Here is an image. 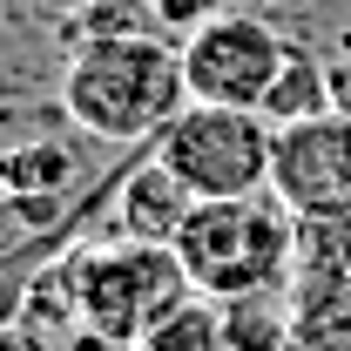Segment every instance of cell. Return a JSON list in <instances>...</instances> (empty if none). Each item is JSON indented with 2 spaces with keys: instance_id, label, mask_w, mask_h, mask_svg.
Segmentation results:
<instances>
[{
  "instance_id": "1",
  "label": "cell",
  "mask_w": 351,
  "mask_h": 351,
  "mask_svg": "<svg viewBox=\"0 0 351 351\" xmlns=\"http://www.w3.org/2000/svg\"><path fill=\"white\" fill-rule=\"evenodd\" d=\"M61 108L95 142H156L189 108L182 47L156 34H88L61 68Z\"/></svg>"
},
{
  "instance_id": "2",
  "label": "cell",
  "mask_w": 351,
  "mask_h": 351,
  "mask_svg": "<svg viewBox=\"0 0 351 351\" xmlns=\"http://www.w3.org/2000/svg\"><path fill=\"white\" fill-rule=\"evenodd\" d=\"M61 284L75 298V324L115 351H135L176 304L196 298L176 243H135V237L68 250L61 257Z\"/></svg>"
},
{
  "instance_id": "3",
  "label": "cell",
  "mask_w": 351,
  "mask_h": 351,
  "mask_svg": "<svg viewBox=\"0 0 351 351\" xmlns=\"http://www.w3.org/2000/svg\"><path fill=\"white\" fill-rule=\"evenodd\" d=\"M176 257L189 270V284L203 298H250V291H277L298 263V217L277 196H223V203H196Z\"/></svg>"
},
{
  "instance_id": "4",
  "label": "cell",
  "mask_w": 351,
  "mask_h": 351,
  "mask_svg": "<svg viewBox=\"0 0 351 351\" xmlns=\"http://www.w3.org/2000/svg\"><path fill=\"white\" fill-rule=\"evenodd\" d=\"M162 169L196 196V203H223V196H263L270 189V162H277V129L257 108H217V101H189L149 149Z\"/></svg>"
},
{
  "instance_id": "5",
  "label": "cell",
  "mask_w": 351,
  "mask_h": 351,
  "mask_svg": "<svg viewBox=\"0 0 351 351\" xmlns=\"http://www.w3.org/2000/svg\"><path fill=\"white\" fill-rule=\"evenodd\" d=\"M291 61V41H277V27L257 14H217L182 41V75L189 101H217V108H257Z\"/></svg>"
},
{
  "instance_id": "6",
  "label": "cell",
  "mask_w": 351,
  "mask_h": 351,
  "mask_svg": "<svg viewBox=\"0 0 351 351\" xmlns=\"http://www.w3.org/2000/svg\"><path fill=\"white\" fill-rule=\"evenodd\" d=\"M270 196L298 223H351V115L277 129Z\"/></svg>"
},
{
  "instance_id": "7",
  "label": "cell",
  "mask_w": 351,
  "mask_h": 351,
  "mask_svg": "<svg viewBox=\"0 0 351 351\" xmlns=\"http://www.w3.org/2000/svg\"><path fill=\"white\" fill-rule=\"evenodd\" d=\"M75 176H82V156H75L68 142H14L7 162H0L7 210H14L21 223H47L61 203H68Z\"/></svg>"
},
{
  "instance_id": "8",
  "label": "cell",
  "mask_w": 351,
  "mask_h": 351,
  "mask_svg": "<svg viewBox=\"0 0 351 351\" xmlns=\"http://www.w3.org/2000/svg\"><path fill=\"white\" fill-rule=\"evenodd\" d=\"M196 210V196L176 182L156 156L149 162H135L122 176V203H115V237H135V243H176L182 237V223Z\"/></svg>"
},
{
  "instance_id": "9",
  "label": "cell",
  "mask_w": 351,
  "mask_h": 351,
  "mask_svg": "<svg viewBox=\"0 0 351 351\" xmlns=\"http://www.w3.org/2000/svg\"><path fill=\"white\" fill-rule=\"evenodd\" d=\"M317 115H331V61H317L311 47H291L284 75H277L270 101H263V122L298 129V122H317Z\"/></svg>"
},
{
  "instance_id": "10",
  "label": "cell",
  "mask_w": 351,
  "mask_h": 351,
  "mask_svg": "<svg viewBox=\"0 0 351 351\" xmlns=\"http://www.w3.org/2000/svg\"><path fill=\"white\" fill-rule=\"evenodd\" d=\"M223 324H230V351H291L298 345V317L284 311L277 291L230 298V304H223Z\"/></svg>"
},
{
  "instance_id": "11",
  "label": "cell",
  "mask_w": 351,
  "mask_h": 351,
  "mask_svg": "<svg viewBox=\"0 0 351 351\" xmlns=\"http://www.w3.org/2000/svg\"><path fill=\"white\" fill-rule=\"evenodd\" d=\"M135 351H230V324H223V304L217 298H189V304H176L149 338Z\"/></svg>"
},
{
  "instance_id": "12",
  "label": "cell",
  "mask_w": 351,
  "mask_h": 351,
  "mask_svg": "<svg viewBox=\"0 0 351 351\" xmlns=\"http://www.w3.org/2000/svg\"><path fill=\"white\" fill-rule=\"evenodd\" d=\"M142 7H149L162 27H189V34H196L203 21H217V14H223V0H142Z\"/></svg>"
},
{
  "instance_id": "13",
  "label": "cell",
  "mask_w": 351,
  "mask_h": 351,
  "mask_svg": "<svg viewBox=\"0 0 351 351\" xmlns=\"http://www.w3.org/2000/svg\"><path fill=\"white\" fill-rule=\"evenodd\" d=\"M0 351H54V338H47L41 324H27V317H14V324L0 331Z\"/></svg>"
},
{
  "instance_id": "14",
  "label": "cell",
  "mask_w": 351,
  "mask_h": 351,
  "mask_svg": "<svg viewBox=\"0 0 351 351\" xmlns=\"http://www.w3.org/2000/svg\"><path fill=\"white\" fill-rule=\"evenodd\" d=\"M331 115H351V54L331 61Z\"/></svg>"
}]
</instances>
